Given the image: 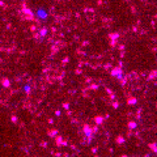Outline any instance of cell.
Segmentation results:
<instances>
[{
  "label": "cell",
  "instance_id": "6da1fadb",
  "mask_svg": "<svg viewBox=\"0 0 157 157\" xmlns=\"http://www.w3.org/2000/svg\"><path fill=\"white\" fill-rule=\"evenodd\" d=\"M36 16L38 17V19H41V20H46L47 17H49V15H47V11H45L43 8H38V9L36 11Z\"/></svg>",
  "mask_w": 157,
  "mask_h": 157
}]
</instances>
